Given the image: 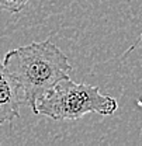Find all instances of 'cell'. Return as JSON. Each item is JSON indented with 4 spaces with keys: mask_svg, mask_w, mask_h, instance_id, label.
I'll return each mask as SVG.
<instances>
[{
    "mask_svg": "<svg viewBox=\"0 0 142 146\" xmlns=\"http://www.w3.org/2000/svg\"><path fill=\"white\" fill-rule=\"evenodd\" d=\"M30 0H0V11L20 13Z\"/></svg>",
    "mask_w": 142,
    "mask_h": 146,
    "instance_id": "4",
    "label": "cell"
},
{
    "mask_svg": "<svg viewBox=\"0 0 142 146\" xmlns=\"http://www.w3.org/2000/svg\"><path fill=\"white\" fill-rule=\"evenodd\" d=\"M20 90L13 76L0 60V125L20 117Z\"/></svg>",
    "mask_w": 142,
    "mask_h": 146,
    "instance_id": "3",
    "label": "cell"
},
{
    "mask_svg": "<svg viewBox=\"0 0 142 146\" xmlns=\"http://www.w3.org/2000/svg\"><path fill=\"white\" fill-rule=\"evenodd\" d=\"M3 63L17 83L21 104L34 114L39 100L73 70L68 56L49 39L9 51Z\"/></svg>",
    "mask_w": 142,
    "mask_h": 146,
    "instance_id": "1",
    "label": "cell"
},
{
    "mask_svg": "<svg viewBox=\"0 0 142 146\" xmlns=\"http://www.w3.org/2000/svg\"><path fill=\"white\" fill-rule=\"evenodd\" d=\"M118 110V101L103 94L99 87L87 83H76L69 77L62 79L38 103L37 114L53 121H75L86 114L113 115Z\"/></svg>",
    "mask_w": 142,
    "mask_h": 146,
    "instance_id": "2",
    "label": "cell"
},
{
    "mask_svg": "<svg viewBox=\"0 0 142 146\" xmlns=\"http://www.w3.org/2000/svg\"><path fill=\"white\" fill-rule=\"evenodd\" d=\"M141 39H142V35H141Z\"/></svg>",
    "mask_w": 142,
    "mask_h": 146,
    "instance_id": "5",
    "label": "cell"
}]
</instances>
